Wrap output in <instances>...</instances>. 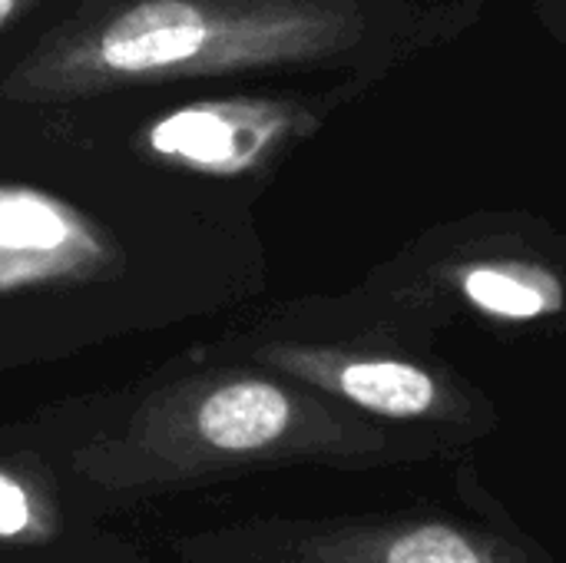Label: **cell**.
I'll use <instances>...</instances> for the list:
<instances>
[{
    "label": "cell",
    "instance_id": "obj_1",
    "mask_svg": "<svg viewBox=\"0 0 566 563\" xmlns=\"http://www.w3.org/2000/svg\"><path fill=\"white\" fill-rule=\"evenodd\" d=\"M358 17L342 0H119L46 33L0 83L17 103L163 86L345 50Z\"/></svg>",
    "mask_w": 566,
    "mask_h": 563
},
{
    "label": "cell",
    "instance_id": "obj_2",
    "mask_svg": "<svg viewBox=\"0 0 566 563\" xmlns=\"http://www.w3.org/2000/svg\"><path fill=\"white\" fill-rule=\"evenodd\" d=\"M302 402L259 375H199L149 395L123 431L86 445L76 471L109 491L172 484L292 445Z\"/></svg>",
    "mask_w": 566,
    "mask_h": 563
},
{
    "label": "cell",
    "instance_id": "obj_3",
    "mask_svg": "<svg viewBox=\"0 0 566 563\" xmlns=\"http://www.w3.org/2000/svg\"><path fill=\"white\" fill-rule=\"evenodd\" d=\"M312 126V113L289 100L219 96L149 119L136 146L163 166L202 176H245Z\"/></svg>",
    "mask_w": 566,
    "mask_h": 563
},
{
    "label": "cell",
    "instance_id": "obj_4",
    "mask_svg": "<svg viewBox=\"0 0 566 563\" xmlns=\"http://www.w3.org/2000/svg\"><path fill=\"white\" fill-rule=\"evenodd\" d=\"M123 269L119 242L73 202L0 183V295L109 279Z\"/></svg>",
    "mask_w": 566,
    "mask_h": 563
},
{
    "label": "cell",
    "instance_id": "obj_5",
    "mask_svg": "<svg viewBox=\"0 0 566 563\" xmlns=\"http://www.w3.org/2000/svg\"><path fill=\"white\" fill-rule=\"evenodd\" d=\"M269 365L315 382L352 405L388 415V418H418L434 408L438 385L428 372L395 358H345L322 348L298 345H269L259 352Z\"/></svg>",
    "mask_w": 566,
    "mask_h": 563
},
{
    "label": "cell",
    "instance_id": "obj_6",
    "mask_svg": "<svg viewBox=\"0 0 566 563\" xmlns=\"http://www.w3.org/2000/svg\"><path fill=\"white\" fill-rule=\"evenodd\" d=\"M464 299L494 319L527 322L564 305V289L554 275L527 265H504V262H481L461 272Z\"/></svg>",
    "mask_w": 566,
    "mask_h": 563
},
{
    "label": "cell",
    "instance_id": "obj_7",
    "mask_svg": "<svg viewBox=\"0 0 566 563\" xmlns=\"http://www.w3.org/2000/svg\"><path fill=\"white\" fill-rule=\"evenodd\" d=\"M53 534L46 501L17 471L0 468V541H46Z\"/></svg>",
    "mask_w": 566,
    "mask_h": 563
},
{
    "label": "cell",
    "instance_id": "obj_8",
    "mask_svg": "<svg viewBox=\"0 0 566 563\" xmlns=\"http://www.w3.org/2000/svg\"><path fill=\"white\" fill-rule=\"evenodd\" d=\"M388 563H484L478 551L448 528H421L391 544Z\"/></svg>",
    "mask_w": 566,
    "mask_h": 563
},
{
    "label": "cell",
    "instance_id": "obj_9",
    "mask_svg": "<svg viewBox=\"0 0 566 563\" xmlns=\"http://www.w3.org/2000/svg\"><path fill=\"white\" fill-rule=\"evenodd\" d=\"M43 0H0V33H7L17 20L33 13Z\"/></svg>",
    "mask_w": 566,
    "mask_h": 563
}]
</instances>
